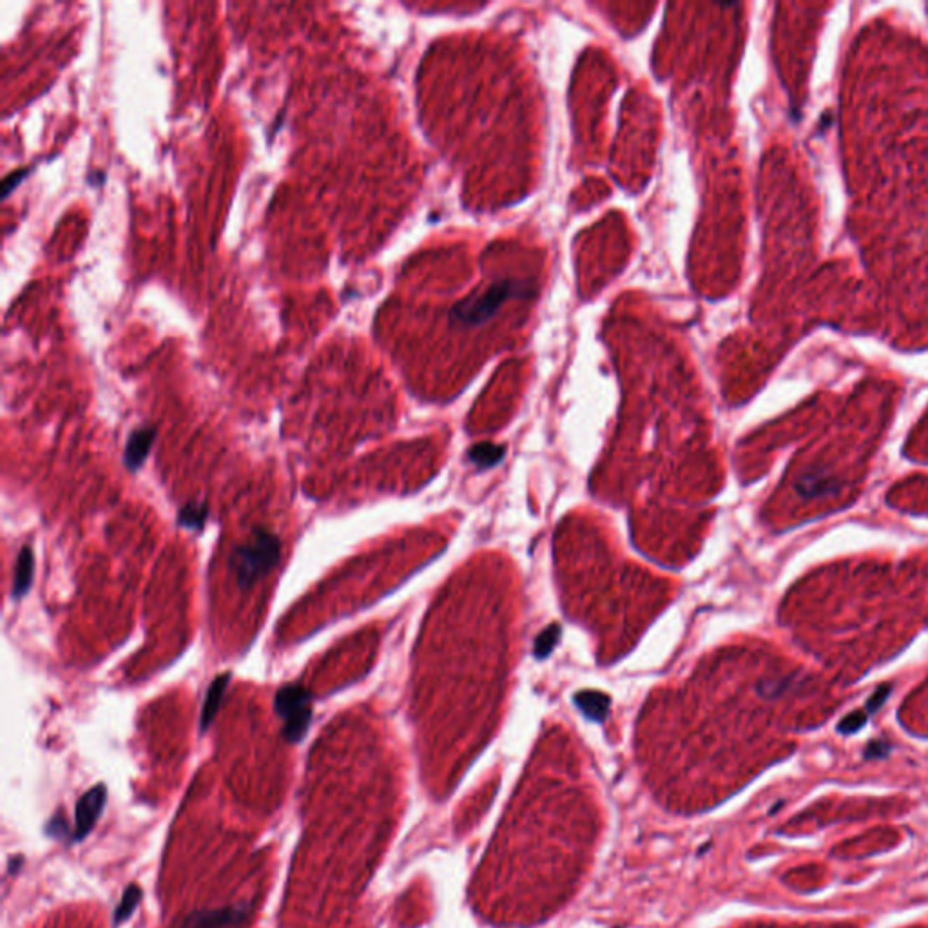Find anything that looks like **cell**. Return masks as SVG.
I'll return each instance as SVG.
<instances>
[{
    "label": "cell",
    "mask_w": 928,
    "mask_h": 928,
    "mask_svg": "<svg viewBox=\"0 0 928 928\" xmlns=\"http://www.w3.org/2000/svg\"><path fill=\"white\" fill-rule=\"evenodd\" d=\"M890 691H892V685L890 683H885V685H880V688L874 691V695L871 696L867 700V713H876L880 709L881 705L887 702V698L890 696Z\"/></svg>",
    "instance_id": "cell-15"
},
{
    "label": "cell",
    "mask_w": 928,
    "mask_h": 928,
    "mask_svg": "<svg viewBox=\"0 0 928 928\" xmlns=\"http://www.w3.org/2000/svg\"><path fill=\"white\" fill-rule=\"evenodd\" d=\"M29 167H22V169H17V171L9 172L8 176L2 182V198H8L9 194L13 193V189H17L20 185V182L29 175Z\"/></svg>",
    "instance_id": "cell-14"
},
{
    "label": "cell",
    "mask_w": 928,
    "mask_h": 928,
    "mask_svg": "<svg viewBox=\"0 0 928 928\" xmlns=\"http://www.w3.org/2000/svg\"><path fill=\"white\" fill-rule=\"evenodd\" d=\"M228 682H231V674L224 673L219 674V676H216V678L212 680V683L209 685V689H207L205 700H203L202 720H200V729H202V732H205L210 727V723L214 722L219 705H221V700H224L225 691H227Z\"/></svg>",
    "instance_id": "cell-8"
},
{
    "label": "cell",
    "mask_w": 928,
    "mask_h": 928,
    "mask_svg": "<svg viewBox=\"0 0 928 928\" xmlns=\"http://www.w3.org/2000/svg\"><path fill=\"white\" fill-rule=\"evenodd\" d=\"M209 508L202 503H189L178 512V522L189 530H202L205 526Z\"/></svg>",
    "instance_id": "cell-11"
},
{
    "label": "cell",
    "mask_w": 928,
    "mask_h": 928,
    "mask_svg": "<svg viewBox=\"0 0 928 928\" xmlns=\"http://www.w3.org/2000/svg\"><path fill=\"white\" fill-rule=\"evenodd\" d=\"M154 439H156V428L154 426H142V428L135 430L129 435L125 451H123V460H125V466L131 472H136L145 463L154 444Z\"/></svg>",
    "instance_id": "cell-7"
},
{
    "label": "cell",
    "mask_w": 928,
    "mask_h": 928,
    "mask_svg": "<svg viewBox=\"0 0 928 928\" xmlns=\"http://www.w3.org/2000/svg\"><path fill=\"white\" fill-rule=\"evenodd\" d=\"M142 898H144V890L138 887V885H129L128 889L123 890L122 899H120L118 906L114 908V915H113V923L114 927H120L122 923L131 917L135 914V910L140 905Z\"/></svg>",
    "instance_id": "cell-10"
},
{
    "label": "cell",
    "mask_w": 928,
    "mask_h": 928,
    "mask_svg": "<svg viewBox=\"0 0 928 928\" xmlns=\"http://www.w3.org/2000/svg\"><path fill=\"white\" fill-rule=\"evenodd\" d=\"M33 573H35V555L29 546H24L17 557L15 564V578H13V596L20 599L29 592L31 582H33Z\"/></svg>",
    "instance_id": "cell-9"
},
{
    "label": "cell",
    "mask_w": 928,
    "mask_h": 928,
    "mask_svg": "<svg viewBox=\"0 0 928 928\" xmlns=\"http://www.w3.org/2000/svg\"><path fill=\"white\" fill-rule=\"evenodd\" d=\"M528 287L521 285L519 281H499L491 285L490 289L482 294H475L472 299L466 303H460L451 312V320L463 327H477L490 320L495 312L503 307L508 299L524 296Z\"/></svg>",
    "instance_id": "cell-3"
},
{
    "label": "cell",
    "mask_w": 928,
    "mask_h": 928,
    "mask_svg": "<svg viewBox=\"0 0 928 928\" xmlns=\"http://www.w3.org/2000/svg\"><path fill=\"white\" fill-rule=\"evenodd\" d=\"M840 482L825 468H812L801 473L796 482V491L803 499L832 497L840 491Z\"/></svg>",
    "instance_id": "cell-6"
},
{
    "label": "cell",
    "mask_w": 928,
    "mask_h": 928,
    "mask_svg": "<svg viewBox=\"0 0 928 928\" xmlns=\"http://www.w3.org/2000/svg\"><path fill=\"white\" fill-rule=\"evenodd\" d=\"M22 865H24V858H22V856H15V858H9L8 871L11 872V874H15V872H18V868L22 867Z\"/></svg>",
    "instance_id": "cell-17"
},
{
    "label": "cell",
    "mask_w": 928,
    "mask_h": 928,
    "mask_svg": "<svg viewBox=\"0 0 928 928\" xmlns=\"http://www.w3.org/2000/svg\"><path fill=\"white\" fill-rule=\"evenodd\" d=\"M250 905H228L219 908H203L189 912L180 928H232L249 917Z\"/></svg>",
    "instance_id": "cell-5"
},
{
    "label": "cell",
    "mask_w": 928,
    "mask_h": 928,
    "mask_svg": "<svg viewBox=\"0 0 928 928\" xmlns=\"http://www.w3.org/2000/svg\"><path fill=\"white\" fill-rule=\"evenodd\" d=\"M890 747L885 742L881 740H874L867 745V751H865V756L867 758H885L889 754Z\"/></svg>",
    "instance_id": "cell-16"
},
{
    "label": "cell",
    "mask_w": 928,
    "mask_h": 928,
    "mask_svg": "<svg viewBox=\"0 0 928 928\" xmlns=\"http://www.w3.org/2000/svg\"><path fill=\"white\" fill-rule=\"evenodd\" d=\"M107 803V787L105 784L93 785L89 791L82 794L75 803V825H73V836L71 841H82L83 838L89 836L95 828L97 821L100 819L102 812Z\"/></svg>",
    "instance_id": "cell-4"
},
{
    "label": "cell",
    "mask_w": 928,
    "mask_h": 928,
    "mask_svg": "<svg viewBox=\"0 0 928 928\" xmlns=\"http://www.w3.org/2000/svg\"><path fill=\"white\" fill-rule=\"evenodd\" d=\"M281 544L276 535L267 530H254L247 543L232 552L231 568L241 589L252 587L259 578L271 573L280 562Z\"/></svg>",
    "instance_id": "cell-1"
},
{
    "label": "cell",
    "mask_w": 928,
    "mask_h": 928,
    "mask_svg": "<svg viewBox=\"0 0 928 928\" xmlns=\"http://www.w3.org/2000/svg\"><path fill=\"white\" fill-rule=\"evenodd\" d=\"M46 834L55 838V840H64V838L69 834V825H67V819L64 818L62 812H57V814L49 819V824L46 825ZM69 840H71V834H69Z\"/></svg>",
    "instance_id": "cell-13"
},
{
    "label": "cell",
    "mask_w": 928,
    "mask_h": 928,
    "mask_svg": "<svg viewBox=\"0 0 928 928\" xmlns=\"http://www.w3.org/2000/svg\"><path fill=\"white\" fill-rule=\"evenodd\" d=\"M274 709L285 723V740L290 744L303 740L312 720V692L301 683H285L278 689Z\"/></svg>",
    "instance_id": "cell-2"
},
{
    "label": "cell",
    "mask_w": 928,
    "mask_h": 928,
    "mask_svg": "<svg viewBox=\"0 0 928 928\" xmlns=\"http://www.w3.org/2000/svg\"><path fill=\"white\" fill-rule=\"evenodd\" d=\"M865 723H867V713L854 711V713H849L845 718L838 723V731L843 732V735H852V732H858L859 729H863Z\"/></svg>",
    "instance_id": "cell-12"
}]
</instances>
